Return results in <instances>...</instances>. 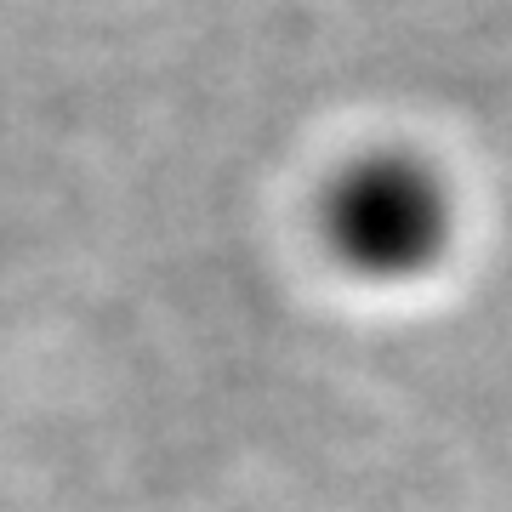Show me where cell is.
Here are the masks:
<instances>
[{"instance_id":"cell-1","label":"cell","mask_w":512,"mask_h":512,"mask_svg":"<svg viewBox=\"0 0 512 512\" xmlns=\"http://www.w3.org/2000/svg\"><path fill=\"white\" fill-rule=\"evenodd\" d=\"M325 239L359 274L376 279L421 274L427 262H439L444 239H450L444 183L404 154L353 165L348 177L330 188Z\"/></svg>"}]
</instances>
